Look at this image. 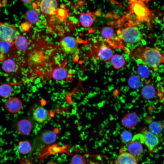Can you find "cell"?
Wrapping results in <instances>:
<instances>
[{
    "mask_svg": "<svg viewBox=\"0 0 164 164\" xmlns=\"http://www.w3.org/2000/svg\"><path fill=\"white\" fill-rule=\"evenodd\" d=\"M132 53L136 59L141 60L145 65L155 72L161 64L164 63V54L156 47L141 46Z\"/></svg>",
    "mask_w": 164,
    "mask_h": 164,
    "instance_id": "1",
    "label": "cell"
},
{
    "mask_svg": "<svg viewBox=\"0 0 164 164\" xmlns=\"http://www.w3.org/2000/svg\"><path fill=\"white\" fill-rule=\"evenodd\" d=\"M117 38L126 43H136L141 42L143 37L140 30L136 26L129 25L117 31Z\"/></svg>",
    "mask_w": 164,
    "mask_h": 164,
    "instance_id": "2",
    "label": "cell"
},
{
    "mask_svg": "<svg viewBox=\"0 0 164 164\" xmlns=\"http://www.w3.org/2000/svg\"><path fill=\"white\" fill-rule=\"evenodd\" d=\"M130 8L137 19L139 21H147L151 14L148 8L140 0H130Z\"/></svg>",
    "mask_w": 164,
    "mask_h": 164,
    "instance_id": "3",
    "label": "cell"
},
{
    "mask_svg": "<svg viewBox=\"0 0 164 164\" xmlns=\"http://www.w3.org/2000/svg\"><path fill=\"white\" fill-rule=\"evenodd\" d=\"M20 34L15 25L8 23L0 22V39L14 41Z\"/></svg>",
    "mask_w": 164,
    "mask_h": 164,
    "instance_id": "4",
    "label": "cell"
},
{
    "mask_svg": "<svg viewBox=\"0 0 164 164\" xmlns=\"http://www.w3.org/2000/svg\"><path fill=\"white\" fill-rule=\"evenodd\" d=\"M60 45L62 51L67 54H74L78 51V43L73 36H63L60 41Z\"/></svg>",
    "mask_w": 164,
    "mask_h": 164,
    "instance_id": "5",
    "label": "cell"
},
{
    "mask_svg": "<svg viewBox=\"0 0 164 164\" xmlns=\"http://www.w3.org/2000/svg\"><path fill=\"white\" fill-rule=\"evenodd\" d=\"M142 144H144L142 134L138 133L135 135L131 140L127 144L128 152L134 156L141 154L143 151Z\"/></svg>",
    "mask_w": 164,
    "mask_h": 164,
    "instance_id": "6",
    "label": "cell"
},
{
    "mask_svg": "<svg viewBox=\"0 0 164 164\" xmlns=\"http://www.w3.org/2000/svg\"><path fill=\"white\" fill-rule=\"evenodd\" d=\"M94 48L95 58L103 62L110 60L113 55L112 49L107 43H100L96 45Z\"/></svg>",
    "mask_w": 164,
    "mask_h": 164,
    "instance_id": "7",
    "label": "cell"
},
{
    "mask_svg": "<svg viewBox=\"0 0 164 164\" xmlns=\"http://www.w3.org/2000/svg\"><path fill=\"white\" fill-rule=\"evenodd\" d=\"M144 138V144L147 148L149 152H152L159 143V140L156 135L146 129L142 131Z\"/></svg>",
    "mask_w": 164,
    "mask_h": 164,
    "instance_id": "8",
    "label": "cell"
},
{
    "mask_svg": "<svg viewBox=\"0 0 164 164\" xmlns=\"http://www.w3.org/2000/svg\"><path fill=\"white\" fill-rule=\"evenodd\" d=\"M38 7L43 14L52 15L55 14L58 6V0H40Z\"/></svg>",
    "mask_w": 164,
    "mask_h": 164,
    "instance_id": "9",
    "label": "cell"
},
{
    "mask_svg": "<svg viewBox=\"0 0 164 164\" xmlns=\"http://www.w3.org/2000/svg\"><path fill=\"white\" fill-rule=\"evenodd\" d=\"M22 105V101L19 97H9L6 100L5 107L9 112L15 114L21 110Z\"/></svg>",
    "mask_w": 164,
    "mask_h": 164,
    "instance_id": "10",
    "label": "cell"
},
{
    "mask_svg": "<svg viewBox=\"0 0 164 164\" xmlns=\"http://www.w3.org/2000/svg\"><path fill=\"white\" fill-rule=\"evenodd\" d=\"M114 164H138L135 156L128 152L121 151L114 161Z\"/></svg>",
    "mask_w": 164,
    "mask_h": 164,
    "instance_id": "11",
    "label": "cell"
},
{
    "mask_svg": "<svg viewBox=\"0 0 164 164\" xmlns=\"http://www.w3.org/2000/svg\"><path fill=\"white\" fill-rule=\"evenodd\" d=\"M49 75L54 80H59L69 79L71 75L65 68L62 67H58L51 70L49 73Z\"/></svg>",
    "mask_w": 164,
    "mask_h": 164,
    "instance_id": "12",
    "label": "cell"
},
{
    "mask_svg": "<svg viewBox=\"0 0 164 164\" xmlns=\"http://www.w3.org/2000/svg\"><path fill=\"white\" fill-rule=\"evenodd\" d=\"M114 32L113 28L110 26L104 27L101 31V34L103 38L111 46L114 47L118 41L117 38L114 37Z\"/></svg>",
    "mask_w": 164,
    "mask_h": 164,
    "instance_id": "13",
    "label": "cell"
},
{
    "mask_svg": "<svg viewBox=\"0 0 164 164\" xmlns=\"http://www.w3.org/2000/svg\"><path fill=\"white\" fill-rule=\"evenodd\" d=\"M16 127L18 131L20 134L26 135L29 134L31 131L32 124L29 120L23 119L17 122Z\"/></svg>",
    "mask_w": 164,
    "mask_h": 164,
    "instance_id": "14",
    "label": "cell"
},
{
    "mask_svg": "<svg viewBox=\"0 0 164 164\" xmlns=\"http://www.w3.org/2000/svg\"><path fill=\"white\" fill-rule=\"evenodd\" d=\"M14 45V41L0 39V61H3L6 58L7 54Z\"/></svg>",
    "mask_w": 164,
    "mask_h": 164,
    "instance_id": "15",
    "label": "cell"
},
{
    "mask_svg": "<svg viewBox=\"0 0 164 164\" xmlns=\"http://www.w3.org/2000/svg\"><path fill=\"white\" fill-rule=\"evenodd\" d=\"M32 115L34 119L39 123L44 122L49 117L48 111L42 107L37 108L33 112Z\"/></svg>",
    "mask_w": 164,
    "mask_h": 164,
    "instance_id": "16",
    "label": "cell"
},
{
    "mask_svg": "<svg viewBox=\"0 0 164 164\" xmlns=\"http://www.w3.org/2000/svg\"><path fill=\"white\" fill-rule=\"evenodd\" d=\"M2 67L3 70L6 73L13 72L18 68L17 62L13 59L11 58H6L2 62Z\"/></svg>",
    "mask_w": 164,
    "mask_h": 164,
    "instance_id": "17",
    "label": "cell"
},
{
    "mask_svg": "<svg viewBox=\"0 0 164 164\" xmlns=\"http://www.w3.org/2000/svg\"><path fill=\"white\" fill-rule=\"evenodd\" d=\"M57 137L56 133L53 131L46 130L42 133L40 138L43 143L50 145L54 142Z\"/></svg>",
    "mask_w": 164,
    "mask_h": 164,
    "instance_id": "18",
    "label": "cell"
},
{
    "mask_svg": "<svg viewBox=\"0 0 164 164\" xmlns=\"http://www.w3.org/2000/svg\"><path fill=\"white\" fill-rule=\"evenodd\" d=\"M14 45L17 50L20 52H24L28 47V41L25 36L20 34L14 41Z\"/></svg>",
    "mask_w": 164,
    "mask_h": 164,
    "instance_id": "19",
    "label": "cell"
},
{
    "mask_svg": "<svg viewBox=\"0 0 164 164\" xmlns=\"http://www.w3.org/2000/svg\"><path fill=\"white\" fill-rule=\"evenodd\" d=\"M155 94V89L153 86L148 84L145 85L141 90V95L143 98L149 100L153 98Z\"/></svg>",
    "mask_w": 164,
    "mask_h": 164,
    "instance_id": "20",
    "label": "cell"
},
{
    "mask_svg": "<svg viewBox=\"0 0 164 164\" xmlns=\"http://www.w3.org/2000/svg\"><path fill=\"white\" fill-rule=\"evenodd\" d=\"M110 60L111 65L116 69L121 68L126 63L124 57L118 54L113 55Z\"/></svg>",
    "mask_w": 164,
    "mask_h": 164,
    "instance_id": "21",
    "label": "cell"
},
{
    "mask_svg": "<svg viewBox=\"0 0 164 164\" xmlns=\"http://www.w3.org/2000/svg\"><path fill=\"white\" fill-rule=\"evenodd\" d=\"M79 21L81 25L84 27L91 26L94 22L92 13L82 12L80 13Z\"/></svg>",
    "mask_w": 164,
    "mask_h": 164,
    "instance_id": "22",
    "label": "cell"
},
{
    "mask_svg": "<svg viewBox=\"0 0 164 164\" xmlns=\"http://www.w3.org/2000/svg\"><path fill=\"white\" fill-rule=\"evenodd\" d=\"M25 19L26 22L30 25L36 23L39 19V15L35 10L30 9L28 10L25 14Z\"/></svg>",
    "mask_w": 164,
    "mask_h": 164,
    "instance_id": "23",
    "label": "cell"
},
{
    "mask_svg": "<svg viewBox=\"0 0 164 164\" xmlns=\"http://www.w3.org/2000/svg\"><path fill=\"white\" fill-rule=\"evenodd\" d=\"M13 91V88L9 84L3 83L0 85V97H1L4 98L9 97Z\"/></svg>",
    "mask_w": 164,
    "mask_h": 164,
    "instance_id": "24",
    "label": "cell"
},
{
    "mask_svg": "<svg viewBox=\"0 0 164 164\" xmlns=\"http://www.w3.org/2000/svg\"><path fill=\"white\" fill-rule=\"evenodd\" d=\"M17 149L19 152L22 155L28 154L31 151L32 146L30 143L27 141H20L18 144Z\"/></svg>",
    "mask_w": 164,
    "mask_h": 164,
    "instance_id": "25",
    "label": "cell"
},
{
    "mask_svg": "<svg viewBox=\"0 0 164 164\" xmlns=\"http://www.w3.org/2000/svg\"><path fill=\"white\" fill-rule=\"evenodd\" d=\"M137 75L142 78L148 77L150 73L149 67L145 65L141 64L136 69Z\"/></svg>",
    "mask_w": 164,
    "mask_h": 164,
    "instance_id": "26",
    "label": "cell"
},
{
    "mask_svg": "<svg viewBox=\"0 0 164 164\" xmlns=\"http://www.w3.org/2000/svg\"><path fill=\"white\" fill-rule=\"evenodd\" d=\"M163 128V124L156 121L151 122L149 126V131L155 135L160 134Z\"/></svg>",
    "mask_w": 164,
    "mask_h": 164,
    "instance_id": "27",
    "label": "cell"
},
{
    "mask_svg": "<svg viewBox=\"0 0 164 164\" xmlns=\"http://www.w3.org/2000/svg\"><path fill=\"white\" fill-rule=\"evenodd\" d=\"M140 78L137 75L131 76L128 80L129 86L133 89H136L139 88L142 83Z\"/></svg>",
    "mask_w": 164,
    "mask_h": 164,
    "instance_id": "28",
    "label": "cell"
},
{
    "mask_svg": "<svg viewBox=\"0 0 164 164\" xmlns=\"http://www.w3.org/2000/svg\"><path fill=\"white\" fill-rule=\"evenodd\" d=\"M69 164H87L85 157L81 154H76L72 158Z\"/></svg>",
    "mask_w": 164,
    "mask_h": 164,
    "instance_id": "29",
    "label": "cell"
},
{
    "mask_svg": "<svg viewBox=\"0 0 164 164\" xmlns=\"http://www.w3.org/2000/svg\"><path fill=\"white\" fill-rule=\"evenodd\" d=\"M132 135L129 131L124 130L122 132L120 135V138L121 142L124 144H127L132 139Z\"/></svg>",
    "mask_w": 164,
    "mask_h": 164,
    "instance_id": "30",
    "label": "cell"
},
{
    "mask_svg": "<svg viewBox=\"0 0 164 164\" xmlns=\"http://www.w3.org/2000/svg\"><path fill=\"white\" fill-rule=\"evenodd\" d=\"M125 116L135 127L138 124L139 118L137 114L133 112H130L126 114Z\"/></svg>",
    "mask_w": 164,
    "mask_h": 164,
    "instance_id": "31",
    "label": "cell"
},
{
    "mask_svg": "<svg viewBox=\"0 0 164 164\" xmlns=\"http://www.w3.org/2000/svg\"><path fill=\"white\" fill-rule=\"evenodd\" d=\"M121 123L123 126L129 129H133L135 127L125 115L122 118Z\"/></svg>",
    "mask_w": 164,
    "mask_h": 164,
    "instance_id": "32",
    "label": "cell"
},
{
    "mask_svg": "<svg viewBox=\"0 0 164 164\" xmlns=\"http://www.w3.org/2000/svg\"><path fill=\"white\" fill-rule=\"evenodd\" d=\"M55 14L56 16L61 20L65 18L67 15L66 10L64 9L61 8L59 9H57Z\"/></svg>",
    "mask_w": 164,
    "mask_h": 164,
    "instance_id": "33",
    "label": "cell"
},
{
    "mask_svg": "<svg viewBox=\"0 0 164 164\" xmlns=\"http://www.w3.org/2000/svg\"><path fill=\"white\" fill-rule=\"evenodd\" d=\"M31 25L29 23L26 22L21 25L22 30L24 32L28 31Z\"/></svg>",
    "mask_w": 164,
    "mask_h": 164,
    "instance_id": "34",
    "label": "cell"
},
{
    "mask_svg": "<svg viewBox=\"0 0 164 164\" xmlns=\"http://www.w3.org/2000/svg\"><path fill=\"white\" fill-rule=\"evenodd\" d=\"M22 2L25 3H28L30 2L32 0H20Z\"/></svg>",
    "mask_w": 164,
    "mask_h": 164,
    "instance_id": "35",
    "label": "cell"
},
{
    "mask_svg": "<svg viewBox=\"0 0 164 164\" xmlns=\"http://www.w3.org/2000/svg\"><path fill=\"white\" fill-rule=\"evenodd\" d=\"M47 164H60L56 162L51 161V162H49Z\"/></svg>",
    "mask_w": 164,
    "mask_h": 164,
    "instance_id": "36",
    "label": "cell"
},
{
    "mask_svg": "<svg viewBox=\"0 0 164 164\" xmlns=\"http://www.w3.org/2000/svg\"><path fill=\"white\" fill-rule=\"evenodd\" d=\"M0 53H1V50H0Z\"/></svg>",
    "mask_w": 164,
    "mask_h": 164,
    "instance_id": "37",
    "label": "cell"
},
{
    "mask_svg": "<svg viewBox=\"0 0 164 164\" xmlns=\"http://www.w3.org/2000/svg\"><path fill=\"white\" fill-rule=\"evenodd\" d=\"M163 128H164V124L163 125Z\"/></svg>",
    "mask_w": 164,
    "mask_h": 164,
    "instance_id": "38",
    "label": "cell"
}]
</instances>
